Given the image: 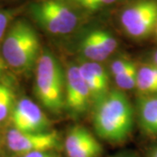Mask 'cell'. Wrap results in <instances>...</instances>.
I'll return each mask as SVG.
<instances>
[{"label": "cell", "instance_id": "cell-1", "mask_svg": "<svg viewBox=\"0 0 157 157\" xmlns=\"http://www.w3.org/2000/svg\"><path fill=\"white\" fill-rule=\"evenodd\" d=\"M93 124L99 137L108 142L128 140L135 125V110L127 95L119 90L108 91L95 102Z\"/></svg>", "mask_w": 157, "mask_h": 157}, {"label": "cell", "instance_id": "cell-2", "mask_svg": "<svg viewBox=\"0 0 157 157\" xmlns=\"http://www.w3.org/2000/svg\"><path fill=\"white\" fill-rule=\"evenodd\" d=\"M40 43L35 30L27 22L18 20L6 34L2 45V56L11 68L25 73L37 64Z\"/></svg>", "mask_w": 157, "mask_h": 157}, {"label": "cell", "instance_id": "cell-3", "mask_svg": "<svg viewBox=\"0 0 157 157\" xmlns=\"http://www.w3.org/2000/svg\"><path fill=\"white\" fill-rule=\"evenodd\" d=\"M36 65V95L43 107L59 113L65 107L66 74L58 60L47 52L39 56Z\"/></svg>", "mask_w": 157, "mask_h": 157}, {"label": "cell", "instance_id": "cell-4", "mask_svg": "<svg viewBox=\"0 0 157 157\" xmlns=\"http://www.w3.org/2000/svg\"><path fill=\"white\" fill-rule=\"evenodd\" d=\"M32 12L42 27L56 35L71 33L78 24L75 13L56 0H45L35 4Z\"/></svg>", "mask_w": 157, "mask_h": 157}, {"label": "cell", "instance_id": "cell-5", "mask_svg": "<svg viewBox=\"0 0 157 157\" xmlns=\"http://www.w3.org/2000/svg\"><path fill=\"white\" fill-rule=\"evenodd\" d=\"M121 22L132 38H147L157 25V2L143 0L131 6L122 12Z\"/></svg>", "mask_w": 157, "mask_h": 157}, {"label": "cell", "instance_id": "cell-6", "mask_svg": "<svg viewBox=\"0 0 157 157\" xmlns=\"http://www.w3.org/2000/svg\"><path fill=\"white\" fill-rule=\"evenodd\" d=\"M6 142L11 151L23 155L31 152L54 150L60 145V138L55 130L33 133L12 128L7 133Z\"/></svg>", "mask_w": 157, "mask_h": 157}, {"label": "cell", "instance_id": "cell-7", "mask_svg": "<svg viewBox=\"0 0 157 157\" xmlns=\"http://www.w3.org/2000/svg\"><path fill=\"white\" fill-rule=\"evenodd\" d=\"M92 101L89 88L78 67H70L66 73L65 106L73 116H79L87 111Z\"/></svg>", "mask_w": 157, "mask_h": 157}, {"label": "cell", "instance_id": "cell-8", "mask_svg": "<svg viewBox=\"0 0 157 157\" xmlns=\"http://www.w3.org/2000/svg\"><path fill=\"white\" fill-rule=\"evenodd\" d=\"M13 128L21 132H45L50 128V121L41 108L29 99H22L15 104L11 112Z\"/></svg>", "mask_w": 157, "mask_h": 157}, {"label": "cell", "instance_id": "cell-9", "mask_svg": "<svg viewBox=\"0 0 157 157\" xmlns=\"http://www.w3.org/2000/svg\"><path fill=\"white\" fill-rule=\"evenodd\" d=\"M64 147L67 157H100L102 147L88 129L74 126L65 138Z\"/></svg>", "mask_w": 157, "mask_h": 157}, {"label": "cell", "instance_id": "cell-10", "mask_svg": "<svg viewBox=\"0 0 157 157\" xmlns=\"http://www.w3.org/2000/svg\"><path fill=\"white\" fill-rule=\"evenodd\" d=\"M138 121L147 135L157 136V95H141L136 101Z\"/></svg>", "mask_w": 157, "mask_h": 157}, {"label": "cell", "instance_id": "cell-11", "mask_svg": "<svg viewBox=\"0 0 157 157\" xmlns=\"http://www.w3.org/2000/svg\"><path fill=\"white\" fill-rule=\"evenodd\" d=\"M141 95H157V66L145 64L138 68L136 86Z\"/></svg>", "mask_w": 157, "mask_h": 157}, {"label": "cell", "instance_id": "cell-12", "mask_svg": "<svg viewBox=\"0 0 157 157\" xmlns=\"http://www.w3.org/2000/svg\"><path fill=\"white\" fill-rule=\"evenodd\" d=\"M78 68H79V72L84 78L86 84L87 85V86L89 88L92 100L95 103L99 100H101L103 96L107 94V92L109 91L108 87L102 84L101 81L96 78L93 74V73L90 71L89 68L87 67L86 63L81 64L78 67Z\"/></svg>", "mask_w": 157, "mask_h": 157}, {"label": "cell", "instance_id": "cell-13", "mask_svg": "<svg viewBox=\"0 0 157 157\" xmlns=\"http://www.w3.org/2000/svg\"><path fill=\"white\" fill-rule=\"evenodd\" d=\"M79 51L85 58L93 62L103 61L108 57L98 46L90 33L81 40L79 45Z\"/></svg>", "mask_w": 157, "mask_h": 157}, {"label": "cell", "instance_id": "cell-14", "mask_svg": "<svg viewBox=\"0 0 157 157\" xmlns=\"http://www.w3.org/2000/svg\"><path fill=\"white\" fill-rule=\"evenodd\" d=\"M98 46L107 56L113 53L117 48V40L109 33L103 30H95L90 33Z\"/></svg>", "mask_w": 157, "mask_h": 157}, {"label": "cell", "instance_id": "cell-15", "mask_svg": "<svg viewBox=\"0 0 157 157\" xmlns=\"http://www.w3.org/2000/svg\"><path fill=\"white\" fill-rule=\"evenodd\" d=\"M14 106L12 90L7 85L0 83V122L9 116Z\"/></svg>", "mask_w": 157, "mask_h": 157}, {"label": "cell", "instance_id": "cell-16", "mask_svg": "<svg viewBox=\"0 0 157 157\" xmlns=\"http://www.w3.org/2000/svg\"><path fill=\"white\" fill-rule=\"evenodd\" d=\"M138 68L135 63H133L126 71L116 76H113L115 82L121 89H133L136 86Z\"/></svg>", "mask_w": 157, "mask_h": 157}, {"label": "cell", "instance_id": "cell-17", "mask_svg": "<svg viewBox=\"0 0 157 157\" xmlns=\"http://www.w3.org/2000/svg\"><path fill=\"white\" fill-rule=\"evenodd\" d=\"M114 1L115 0H78L80 6L90 11L100 9L101 7L112 4Z\"/></svg>", "mask_w": 157, "mask_h": 157}, {"label": "cell", "instance_id": "cell-18", "mask_svg": "<svg viewBox=\"0 0 157 157\" xmlns=\"http://www.w3.org/2000/svg\"><path fill=\"white\" fill-rule=\"evenodd\" d=\"M134 62L129 60L128 59H118L113 62L111 65V71L113 76L121 74L126 71Z\"/></svg>", "mask_w": 157, "mask_h": 157}, {"label": "cell", "instance_id": "cell-19", "mask_svg": "<svg viewBox=\"0 0 157 157\" xmlns=\"http://www.w3.org/2000/svg\"><path fill=\"white\" fill-rule=\"evenodd\" d=\"M11 15L9 11L0 10V39L3 38L4 34L6 33V31L9 22L11 20Z\"/></svg>", "mask_w": 157, "mask_h": 157}, {"label": "cell", "instance_id": "cell-20", "mask_svg": "<svg viewBox=\"0 0 157 157\" xmlns=\"http://www.w3.org/2000/svg\"><path fill=\"white\" fill-rule=\"evenodd\" d=\"M21 157H59L53 150H46V151H35L27 153L21 155Z\"/></svg>", "mask_w": 157, "mask_h": 157}, {"label": "cell", "instance_id": "cell-21", "mask_svg": "<svg viewBox=\"0 0 157 157\" xmlns=\"http://www.w3.org/2000/svg\"><path fill=\"white\" fill-rule=\"evenodd\" d=\"M147 157H157V144L153 146L147 151Z\"/></svg>", "mask_w": 157, "mask_h": 157}, {"label": "cell", "instance_id": "cell-22", "mask_svg": "<svg viewBox=\"0 0 157 157\" xmlns=\"http://www.w3.org/2000/svg\"><path fill=\"white\" fill-rule=\"evenodd\" d=\"M109 157H137L135 155V154L133 153H129V152H122V153H119V154H116L114 155H112V156Z\"/></svg>", "mask_w": 157, "mask_h": 157}, {"label": "cell", "instance_id": "cell-23", "mask_svg": "<svg viewBox=\"0 0 157 157\" xmlns=\"http://www.w3.org/2000/svg\"><path fill=\"white\" fill-rule=\"evenodd\" d=\"M6 62L5 61V59H4L3 56H2V55H0V75L3 73L4 70L6 69Z\"/></svg>", "mask_w": 157, "mask_h": 157}, {"label": "cell", "instance_id": "cell-24", "mask_svg": "<svg viewBox=\"0 0 157 157\" xmlns=\"http://www.w3.org/2000/svg\"><path fill=\"white\" fill-rule=\"evenodd\" d=\"M153 63L157 66V51H155L153 54Z\"/></svg>", "mask_w": 157, "mask_h": 157}, {"label": "cell", "instance_id": "cell-25", "mask_svg": "<svg viewBox=\"0 0 157 157\" xmlns=\"http://www.w3.org/2000/svg\"><path fill=\"white\" fill-rule=\"evenodd\" d=\"M155 34H156V37H157V25H156V27H155Z\"/></svg>", "mask_w": 157, "mask_h": 157}]
</instances>
